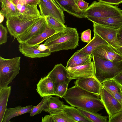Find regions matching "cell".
I'll list each match as a JSON object with an SVG mask.
<instances>
[{"label":"cell","instance_id":"cell-6","mask_svg":"<svg viewBox=\"0 0 122 122\" xmlns=\"http://www.w3.org/2000/svg\"><path fill=\"white\" fill-rule=\"evenodd\" d=\"M86 18L115 17L122 15V10L116 5L94 1L84 11Z\"/></svg>","mask_w":122,"mask_h":122},{"label":"cell","instance_id":"cell-33","mask_svg":"<svg viewBox=\"0 0 122 122\" xmlns=\"http://www.w3.org/2000/svg\"><path fill=\"white\" fill-rule=\"evenodd\" d=\"M88 55L86 54L77 51L67 61L66 68L71 66L76 61L81 58Z\"/></svg>","mask_w":122,"mask_h":122},{"label":"cell","instance_id":"cell-2","mask_svg":"<svg viewBox=\"0 0 122 122\" xmlns=\"http://www.w3.org/2000/svg\"><path fill=\"white\" fill-rule=\"evenodd\" d=\"M79 41L77 29L67 27L64 31L57 33L47 39L44 44L52 52L74 49L78 46Z\"/></svg>","mask_w":122,"mask_h":122},{"label":"cell","instance_id":"cell-34","mask_svg":"<svg viewBox=\"0 0 122 122\" xmlns=\"http://www.w3.org/2000/svg\"><path fill=\"white\" fill-rule=\"evenodd\" d=\"M7 28L1 23H0V45L6 42L8 38Z\"/></svg>","mask_w":122,"mask_h":122},{"label":"cell","instance_id":"cell-17","mask_svg":"<svg viewBox=\"0 0 122 122\" xmlns=\"http://www.w3.org/2000/svg\"><path fill=\"white\" fill-rule=\"evenodd\" d=\"M36 90L41 97L55 96L53 83L47 75L41 78L37 84Z\"/></svg>","mask_w":122,"mask_h":122},{"label":"cell","instance_id":"cell-15","mask_svg":"<svg viewBox=\"0 0 122 122\" xmlns=\"http://www.w3.org/2000/svg\"><path fill=\"white\" fill-rule=\"evenodd\" d=\"M38 45L31 46L25 43H20L19 51L25 56L32 58L45 57L51 54V52L49 49L44 51L39 50Z\"/></svg>","mask_w":122,"mask_h":122},{"label":"cell","instance_id":"cell-22","mask_svg":"<svg viewBox=\"0 0 122 122\" xmlns=\"http://www.w3.org/2000/svg\"><path fill=\"white\" fill-rule=\"evenodd\" d=\"M56 33L55 30L50 28L46 24L45 29L42 33L33 37L25 43L30 45H38Z\"/></svg>","mask_w":122,"mask_h":122},{"label":"cell","instance_id":"cell-30","mask_svg":"<svg viewBox=\"0 0 122 122\" xmlns=\"http://www.w3.org/2000/svg\"><path fill=\"white\" fill-rule=\"evenodd\" d=\"M52 96H45L43 97L40 102L36 106L33 107L30 113V116L40 114L44 111L48 105L49 99Z\"/></svg>","mask_w":122,"mask_h":122},{"label":"cell","instance_id":"cell-12","mask_svg":"<svg viewBox=\"0 0 122 122\" xmlns=\"http://www.w3.org/2000/svg\"><path fill=\"white\" fill-rule=\"evenodd\" d=\"M46 25L45 18L42 16L16 39L19 43H25L33 37L42 33L45 30Z\"/></svg>","mask_w":122,"mask_h":122},{"label":"cell","instance_id":"cell-41","mask_svg":"<svg viewBox=\"0 0 122 122\" xmlns=\"http://www.w3.org/2000/svg\"><path fill=\"white\" fill-rule=\"evenodd\" d=\"M111 5H118L122 3V0H97Z\"/></svg>","mask_w":122,"mask_h":122},{"label":"cell","instance_id":"cell-3","mask_svg":"<svg viewBox=\"0 0 122 122\" xmlns=\"http://www.w3.org/2000/svg\"><path fill=\"white\" fill-rule=\"evenodd\" d=\"M92 55L96 78L101 83L104 81L113 79L122 72V61L112 62L100 57Z\"/></svg>","mask_w":122,"mask_h":122},{"label":"cell","instance_id":"cell-46","mask_svg":"<svg viewBox=\"0 0 122 122\" xmlns=\"http://www.w3.org/2000/svg\"><path fill=\"white\" fill-rule=\"evenodd\" d=\"M50 0H40V2L45 3Z\"/></svg>","mask_w":122,"mask_h":122},{"label":"cell","instance_id":"cell-36","mask_svg":"<svg viewBox=\"0 0 122 122\" xmlns=\"http://www.w3.org/2000/svg\"><path fill=\"white\" fill-rule=\"evenodd\" d=\"M92 58V54L85 56L78 60L71 67H73L83 64L88 61L91 60Z\"/></svg>","mask_w":122,"mask_h":122},{"label":"cell","instance_id":"cell-28","mask_svg":"<svg viewBox=\"0 0 122 122\" xmlns=\"http://www.w3.org/2000/svg\"><path fill=\"white\" fill-rule=\"evenodd\" d=\"M46 24L57 33L64 31L67 27L52 16L48 15L44 17Z\"/></svg>","mask_w":122,"mask_h":122},{"label":"cell","instance_id":"cell-25","mask_svg":"<svg viewBox=\"0 0 122 122\" xmlns=\"http://www.w3.org/2000/svg\"><path fill=\"white\" fill-rule=\"evenodd\" d=\"M59 97L51 96L48 99V105L44 111L49 113L63 110L65 105L60 100Z\"/></svg>","mask_w":122,"mask_h":122},{"label":"cell","instance_id":"cell-10","mask_svg":"<svg viewBox=\"0 0 122 122\" xmlns=\"http://www.w3.org/2000/svg\"><path fill=\"white\" fill-rule=\"evenodd\" d=\"M93 23V31L109 44L116 48L120 47L117 37L118 29L103 26Z\"/></svg>","mask_w":122,"mask_h":122},{"label":"cell","instance_id":"cell-11","mask_svg":"<svg viewBox=\"0 0 122 122\" xmlns=\"http://www.w3.org/2000/svg\"><path fill=\"white\" fill-rule=\"evenodd\" d=\"M112 62L122 61V54L109 44L101 46L95 49L92 54Z\"/></svg>","mask_w":122,"mask_h":122},{"label":"cell","instance_id":"cell-37","mask_svg":"<svg viewBox=\"0 0 122 122\" xmlns=\"http://www.w3.org/2000/svg\"><path fill=\"white\" fill-rule=\"evenodd\" d=\"M81 41L84 42H89L91 40V30L90 29L83 31L81 34Z\"/></svg>","mask_w":122,"mask_h":122},{"label":"cell","instance_id":"cell-44","mask_svg":"<svg viewBox=\"0 0 122 122\" xmlns=\"http://www.w3.org/2000/svg\"><path fill=\"white\" fill-rule=\"evenodd\" d=\"M38 48L39 50L41 51H45L49 49L48 47L44 44L39 45Z\"/></svg>","mask_w":122,"mask_h":122},{"label":"cell","instance_id":"cell-18","mask_svg":"<svg viewBox=\"0 0 122 122\" xmlns=\"http://www.w3.org/2000/svg\"><path fill=\"white\" fill-rule=\"evenodd\" d=\"M89 20L99 25L118 29L122 26V15L104 18H89Z\"/></svg>","mask_w":122,"mask_h":122},{"label":"cell","instance_id":"cell-27","mask_svg":"<svg viewBox=\"0 0 122 122\" xmlns=\"http://www.w3.org/2000/svg\"><path fill=\"white\" fill-rule=\"evenodd\" d=\"M76 108L91 122H108L106 116H102L97 112L88 111L79 108Z\"/></svg>","mask_w":122,"mask_h":122},{"label":"cell","instance_id":"cell-31","mask_svg":"<svg viewBox=\"0 0 122 122\" xmlns=\"http://www.w3.org/2000/svg\"><path fill=\"white\" fill-rule=\"evenodd\" d=\"M102 84V86L106 89L113 92L122 94V86L113 79L105 80Z\"/></svg>","mask_w":122,"mask_h":122},{"label":"cell","instance_id":"cell-45","mask_svg":"<svg viewBox=\"0 0 122 122\" xmlns=\"http://www.w3.org/2000/svg\"><path fill=\"white\" fill-rule=\"evenodd\" d=\"M122 54V47H120L117 49Z\"/></svg>","mask_w":122,"mask_h":122},{"label":"cell","instance_id":"cell-21","mask_svg":"<svg viewBox=\"0 0 122 122\" xmlns=\"http://www.w3.org/2000/svg\"><path fill=\"white\" fill-rule=\"evenodd\" d=\"M109 44L101 37L94 33L93 37L91 41L83 48L78 51L82 53L91 55L93 51L100 46Z\"/></svg>","mask_w":122,"mask_h":122},{"label":"cell","instance_id":"cell-47","mask_svg":"<svg viewBox=\"0 0 122 122\" xmlns=\"http://www.w3.org/2000/svg\"><path fill=\"white\" fill-rule=\"evenodd\" d=\"M2 0H0V2H1Z\"/></svg>","mask_w":122,"mask_h":122},{"label":"cell","instance_id":"cell-13","mask_svg":"<svg viewBox=\"0 0 122 122\" xmlns=\"http://www.w3.org/2000/svg\"><path fill=\"white\" fill-rule=\"evenodd\" d=\"M47 75L53 82L54 91L58 85L60 83L65 82L68 84L71 81L66 68L61 63L55 65Z\"/></svg>","mask_w":122,"mask_h":122},{"label":"cell","instance_id":"cell-16","mask_svg":"<svg viewBox=\"0 0 122 122\" xmlns=\"http://www.w3.org/2000/svg\"><path fill=\"white\" fill-rule=\"evenodd\" d=\"M60 7L69 14L79 18H86L84 11L79 8L78 0H54Z\"/></svg>","mask_w":122,"mask_h":122},{"label":"cell","instance_id":"cell-20","mask_svg":"<svg viewBox=\"0 0 122 122\" xmlns=\"http://www.w3.org/2000/svg\"><path fill=\"white\" fill-rule=\"evenodd\" d=\"M33 107L30 105L24 107L18 106L14 108H7L2 122H11L10 120L13 117L26 113H30Z\"/></svg>","mask_w":122,"mask_h":122},{"label":"cell","instance_id":"cell-32","mask_svg":"<svg viewBox=\"0 0 122 122\" xmlns=\"http://www.w3.org/2000/svg\"><path fill=\"white\" fill-rule=\"evenodd\" d=\"M68 85V84L65 82L59 84L54 91L55 96L63 98L67 90Z\"/></svg>","mask_w":122,"mask_h":122},{"label":"cell","instance_id":"cell-35","mask_svg":"<svg viewBox=\"0 0 122 122\" xmlns=\"http://www.w3.org/2000/svg\"><path fill=\"white\" fill-rule=\"evenodd\" d=\"M12 1L15 5L20 4L37 6L40 3V0H12Z\"/></svg>","mask_w":122,"mask_h":122},{"label":"cell","instance_id":"cell-43","mask_svg":"<svg viewBox=\"0 0 122 122\" xmlns=\"http://www.w3.org/2000/svg\"><path fill=\"white\" fill-rule=\"evenodd\" d=\"M118 82L122 86V72L113 78Z\"/></svg>","mask_w":122,"mask_h":122},{"label":"cell","instance_id":"cell-23","mask_svg":"<svg viewBox=\"0 0 122 122\" xmlns=\"http://www.w3.org/2000/svg\"><path fill=\"white\" fill-rule=\"evenodd\" d=\"M11 88V86H8L0 88V122H3Z\"/></svg>","mask_w":122,"mask_h":122},{"label":"cell","instance_id":"cell-38","mask_svg":"<svg viewBox=\"0 0 122 122\" xmlns=\"http://www.w3.org/2000/svg\"><path fill=\"white\" fill-rule=\"evenodd\" d=\"M109 122H122V111L114 115Z\"/></svg>","mask_w":122,"mask_h":122},{"label":"cell","instance_id":"cell-42","mask_svg":"<svg viewBox=\"0 0 122 122\" xmlns=\"http://www.w3.org/2000/svg\"><path fill=\"white\" fill-rule=\"evenodd\" d=\"M117 37L120 47H122V26L118 29Z\"/></svg>","mask_w":122,"mask_h":122},{"label":"cell","instance_id":"cell-26","mask_svg":"<svg viewBox=\"0 0 122 122\" xmlns=\"http://www.w3.org/2000/svg\"><path fill=\"white\" fill-rule=\"evenodd\" d=\"M16 5L21 14L24 15L30 16L41 15L37 6L20 4Z\"/></svg>","mask_w":122,"mask_h":122},{"label":"cell","instance_id":"cell-5","mask_svg":"<svg viewBox=\"0 0 122 122\" xmlns=\"http://www.w3.org/2000/svg\"><path fill=\"white\" fill-rule=\"evenodd\" d=\"M42 16L41 15L27 16L21 14L7 20L6 25L11 36L16 38L38 21Z\"/></svg>","mask_w":122,"mask_h":122},{"label":"cell","instance_id":"cell-8","mask_svg":"<svg viewBox=\"0 0 122 122\" xmlns=\"http://www.w3.org/2000/svg\"><path fill=\"white\" fill-rule=\"evenodd\" d=\"M100 97L108 115L109 121L114 115L122 111L121 104L106 90L102 84Z\"/></svg>","mask_w":122,"mask_h":122},{"label":"cell","instance_id":"cell-7","mask_svg":"<svg viewBox=\"0 0 122 122\" xmlns=\"http://www.w3.org/2000/svg\"><path fill=\"white\" fill-rule=\"evenodd\" d=\"M38 5L42 16L49 15L64 25V11L54 0H50L45 3L40 2Z\"/></svg>","mask_w":122,"mask_h":122},{"label":"cell","instance_id":"cell-24","mask_svg":"<svg viewBox=\"0 0 122 122\" xmlns=\"http://www.w3.org/2000/svg\"><path fill=\"white\" fill-rule=\"evenodd\" d=\"M63 110L76 122H91L75 107L65 105Z\"/></svg>","mask_w":122,"mask_h":122},{"label":"cell","instance_id":"cell-1","mask_svg":"<svg viewBox=\"0 0 122 122\" xmlns=\"http://www.w3.org/2000/svg\"><path fill=\"white\" fill-rule=\"evenodd\" d=\"M99 97L75 85L68 89L63 98L71 106L97 112L105 108Z\"/></svg>","mask_w":122,"mask_h":122},{"label":"cell","instance_id":"cell-19","mask_svg":"<svg viewBox=\"0 0 122 122\" xmlns=\"http://www.w3.org/2000/svg\"><path fill=\"white\" fill-rule=\"evenodd\" d=\"M0 13L7 20L19 16L21 14L12 0H2L1 2Z\"/></svg>","mask_w":122,"mask_h":122},{"label":"cell","instance_id":"cell-9","mask_svg":"<svg viewBox=\"0 0 122 122\" xmlns=\"http://www.w3.org/2000/svg\"><path fill=\"white\" fill-rule=\"evenodd\" d=\"M66 68L71 80L90 77H95L94 64L93 61H91V60L81 65Z\"/></svg>","mask_w":122,"mask_h":122},{"label":"cell","instance_id":"cell-14","mask_svg":"<svg viewBox=\"0 0 122 122\" xmlns=\"http://www.w3.org/2000/svg\"><path fill=\"white\" fill-rule=\"evenodd\" d=\"M76 80L74 82L75 85L100 96L102 84L95 77H90Z\"/></svg>","mask_w":122,"mask_h":122},{"label":"cell","instance_id":"cell-39","mask_svg":"<svg viewBox=\"0 0 122 122\" xmlns=\"http://www.w3.org/2000/svg\"><path fill=\"white\" fill-rule=\"evenodd\" d=\"M77 5L80 9L84 11L89 7V3L83 0H78Z\"/></svg>","mask_w":122,"mask_h":122},{"label":"cell","instance_id":"cell-29","mask_svg":"<svg viewBox=\"0 0 122 122\" xmlns=\"http://www.w3.org/2000/svg\"><path fill=\"white\" fill-rule=\"evenodd\" d=\"M49 114L51 117L53 122H76L63 110L52 112Z\"/></svg>","mask_w":122,"mask_h":122},{"label":"cell","instance_id":"cell-40","mask_svg":"<svg viewBox=\"0 0 122 122\" xmlns=\"http://www.w3.org/2000/svg\"><path fill=\"white\" fill-rule=\"evenodd\" d=\"M106 89L114 96L122 105V94L113 92L108 89Z\"/></svg>","mask_w":122,"mask_h":122},{"label":"cell","instance_id":"cell-4","mask_svg":"<svg viewBox=\"0 0 122 122\" xmlns=\"http://www.w3.org/2000/svg\"><path fill=\"white\" fill-rule=\"evenodd\" d=\"M21 57L6 59L0 56V88L8 86L19 74Z\"/></svg>","mask_w":122,"mask_h":122}]
</instances>
